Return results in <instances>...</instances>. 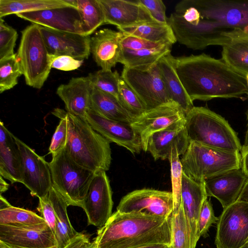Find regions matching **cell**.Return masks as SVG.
<instances>
[{"label":"cell","mask_w":248,"mask_h":248,"mask_svg":"<svg viewBox=\"0 0 248 248\" xmlns=\"http://www.w3.org/2000/svg\"><path fill=\"white\" fill-rule=\"evenodd\" d=\"M171 61L188 95L195 100L237 98L248 94L246 78L223 61L204 53L174 57Z\"/></svg>","instance_id":"1"},{"label":"cell","mask_w":248,"mask_h":248,"mask_svg":"<svg viewBox=\"0 0 248 248\" xmlns=\"http://www.w3.org/2000/svg\"><path fill=\"white\" fill-rule=\"evenodd\" d=\"M170 217H162L116 210L100 228L95 248H139L155 244L171 246Z\"/></svg>","instance_id":"2"},{"label":"cell","mask_w":248,"mask_h":248,"mask_svg":"<svg viewBox=\"0 0 248 248\" xmlns=\"http://www.w3.org/2000/svg\"><path fill=\"white\" fill-rule=\"evenodd\" d=\"M67 125L65 150L77 164L96 173L109 169V142L95 131L85 119L59 108Z\"/></svg>","instance_id":"3"},{"label":"cell","mask_w":248,"mask_h":248,"mask_svg":"<svg viewBox=\"0 0 248 248\" xmlns=\"http://www.w3.org/2000/svg\"><path fill=\"white\" fill-rule=\"evenodd\" d=\"M185 127L189 142L210 148L240 152L236 133L223 117L203 107H194L186 115Z\"/></svg>","instance_id":"4"},{"label":"cell","mask_w":248,"mask_h":248,"mask_svg":"<svg viewBox=\"0 0 248 248\" xmlns=\"http://www.w3.org/2000/svg\"><path fill=\"white\" fill-rule=\"evenodd\" d=\"M180 161L183 172L198 182L242 167L240 152L210 148L194 142H190Z\"/></svg>","instance_id":"5"},{"label":"cell","mask_w":248,"mask_h":248,"mask_svg":"<svg viewBox=\"0 0 248 248\" xmlns=\"http://www.w3.org/2000/svg\"><path fill=\"white\" fill-rule=\"evenodd\" d=\"M16 56L26 84L40 89L51 69L50 55L44 40L40 25L32 23L21 31Z\"/></svg>","instance_id":"6"},{"label":"cell","mask_w":248,"mask_h":248,"mask_svg":"<svg viewBox=\"0 0 248 248\" xmlns=\"http://www.w3.org/2000/svg\"><path fill=\"white\" fill-rule=\"evenodd\" d=\"M49 166L52 186L69 206L82 208L95 172L77 164L65 149L52 156Z\"/></svg>","instance_id":"7"},{"label":"cell","mask_w":248,"mask_h":248,"mask_svg":"<svg viewBox=\"0 0 248 248\" xmlns=\"http://www.w3.org/2000/svg\"><path fill=\"white\" fill-rule=\"evenodd\" d=\"M168 24L176 41L193 50H202L213 45L222 46L227 40L228 31L217 22L202 16L198 22L192 24L174 12L168 17Z\"/></svg>","instance_id":"8"},{"label":"cell","mask_w":248,"mask_h":248,"mask_svg":"<svg viewBox=\"0 0 248 248\" xmlns=\"http://www.w3.org/2000/svg\"><path fill=\"white\" fill-rule=\"evenodd\" d=\"M121 77L140 98L147 110L173 102L167 93L158 62L138 68L124 66Z\"/></svg>","instance_id":"9"},{"label":"cell","mask_w":248,"mask_h":248,"mask_svg":"<svg viewBox=\"0 0 248 248\" xmlns=\"http://www.w3.org/2000/svg\"><path fill=\"white\" fill-rule=\"evenodd\" d=\"M188 7H193L201 16L231 31L239 29L248 32V0H187Z\"/></svg>","instance_id":"10"},{"label":"cell","mask_w":248,"mask_h":248,"mask_svg":"<svg viewBox=\"0 0 248 248\" xmlns=\"http://www.w3.org/2000/svg\"><path fill=\"white\" fill-rule=\"evenodd\" d=\"M248 242V203L236 201L218 217L215 243L217 248H239Z\"/></svg>","instance_id":"11"},{"label":"cell","mask_w":248,"mask_h":248,"mask_svg":"<svg viewBox=\"0 0 248 248\" xmlns=\"http://www.w3.org/2000/svg\"><path fill=\"white\" fill-rule=\"evenodd\" d=\"M186 114L177 103L171 102L147 110L137 116L131 125L140 137L142 150L147 152L149 137L169 128L184 126Z\"/></svg>","instance_id":"12"},{"label":"cell","mask_w":248,"mask_h":248,"mask_svg":"<svg viewBox=\"0 0 248 248\" xmlns=\"http://www.w3.org/2000/svg\"><path fill=\"white\" fill-rule=\"evenodd\" d=\"M174 210L171 192L144 188L134 190L123 197L117 207L121 213H139L169 217Z\"/></svg>","instance_id":"13"},{"label":"cell","mask_w":248,"mask_h":248,"mask_svg":"<svg viewBox=\"0 0 248 248\" xmlns=\"http://www.w3.org/2000/svg\"><path fill=\"white\" fill-rule=\"evenodd\" d=\"M21 157L22 183L39 199L46 196L52 186L49 163L14 135Z\"/></svg>","instance_id":"14"},{"label":"cell","mask_w":248,"mask_h":248,"mask_svg":"<svg viewBox=\"0 0 248 248\" xmlns=\"http://www.w3.org/2000/svg\"><path fill=\"white\" fill-rule=\"evenodd\" d=\"M109 180L105 171L95 173L89 186L82 208L88 225L102 227L112 215L113 205Z\"/></svg>","instance_id":"15"},{"label":"cell","mask_w":248,"mask_h":248,"mask_svg":"<svg viewBox=\"0 0 248 248\" xmlns=\"http://www.w3.org/2000/svg\"><path fill=\"white\" fill-rule=\"evenodd\" d=\"M85 120L109 142L124 147L133 155L142 150L140 137L131 124L107 118L92 109L86 113Z\"/></svg>","instance_id":"16"},{"label":"cell","mask_w":248,"mask_h":248,"mask_svg":"<svg viewBox=\"0 0 248 248\" xmlns=\"http://www.w3.org/2000/svg\"><path fill=\"white\" fill-rule=\"evenodd\" d=\"M41 31L49 55L68 56L78 60L88 58L90 35L59 31L40 26Z\"/></svg>","instance_id":"17"},{"label":"cell","mask_w":248,"mask_h":248,"mask_svg":"<svg viewBox=\"0 0 248 248\" xmlns=\"http://www.w3.org/2000/svg\"><path fill=\"white\" fill-rule=\"evenodd\" d=\"M16 16L43 27L84 35L79 11L73 6L21 13Z\"/></svg>","instance_id":"18"},{"label":"cell","mask_w":248,"mask_h":248,"mask_svg":"<svg viewBox=\"0 0 248 248\" xmlns=\"http://www.w3.org/2000/svg\"><path fill=\"white\" fill-rule=\"evenodd\" d=\"M248 181L242 168L230 170L204 180L207 196L216 198L223 209L236 202Z\"/></svg>","instance_id":"19"},{"label":"cell","mask_w":248,"mask_h":248,"mask_svg":"<svg viewBox=\"0 0 248 248\" xmlns=\"http://www.w3.org/2000/svg\"><path fill=\"white\" fill-rule=\"evenodd\" d=\"M105 16V24L124 28L146 22H158L137 0H98Z\"/></svg>","instance_id":"20"},{"label":"cell","mask_w":248,"mask_h":248,"mask_svg":"<svg viewBox=\"0 0 248 248\" xmlns=\"http://www.w3.org/2000/svg\"><path fill=\"white\" fill-rule=\"evenodd\" d=\"M122 32L109 29L97 31L91 38L90 49L97 65L105 70H111L120 62L123 47Z\"/></svg>","instance_id":"21"},{"label":"cell","mask_w":248,"mask_h":248,"mask_svg":"<svg viewBox=\"0 0 248 248\" xmlns=\"http://www.w3.org/2000/svg\"><path fill=\"white\" fill-rule=\"evenodd\" d=\"M93 88L88 76L72 78L67 83L60 85L56 93L67 112L85 120L86 113L92 108Z\"/></svg>","instance_id":"22"},{"label":"cell","mask_w":248,"mask_h":248,"mask_svg":"<svg viewBox=\"0 0 248 248\" xmlns=\"http://www.w3.org/2000/svg\"><path fill=\"white\" fill-rule=\"evenodd\" d=\"M0 241L22 248H58L50 229L38 230L0 224Z\"/></svg>","instance_id":"23"},{"label":"cell","mask_w":248,"mask_h":248,"mask_svg":"<svg viewBox=\"0 0 248 248\" xmlns=\"http://www.w3.org/2000/svg\"><path fill=\"white\" fill-rule=\"evenodd\" d=\"M207 197L203 182H196L183 172L181 201L189 225L193 248L199 239L198 222L201 209Z\"/></svg>","instance_id":"24"},{"label":"cell","mask_w":248,"mask_h":248,"mask_svg":"<svg viewBox=\"0 0 248 248\" xmlns=\"http://www.w3.org/2000/svg\"><path fill=\"white\" fill-rule=\"evenodd\" d=\"M184 126L169 128L155 132L149 138L147 151L155 160L169 159L174 148L179 155H183L189 144Z\"/></svg>","instance_id":"25"},{"label":"cell","mask_w":248,"mask_h":248,"mask_svg":"<svg viewBox=\"0 0 248 248\" xmlns=\"http://www.w3.org/2000/svg\"><path fill=\"white\" fill-rule=\"evenodd\" d=\"M227 40L222 46V61L237 73H248V32L234 29L226 34Z\"/></svg>","instance_id":"26"},{"label":"cell","mask_w":248,"mask_h":248,"mask_svg":"<svg viewBox=\"0 0 248 248\" xmlns=\"http://www.w3.org/2000/svg\"><path fill=\"white\" fill-rule=\"evenodd\" d=\"M0 174L12 184L22 183L21 157L14 135L0 121Z\"/></svg>","instance_id":"27"},{"label":"cell","mask_w":248,"mask_h":248,"mask_svg":"<svg viewBox=\"0 0 248 248\" xmlns=\"http://www.w3.org/2000/svg\"><path fill=\"white\" fill-rule=\"evenodd\" d=\"M170 53L158 62L161 74L170 99L177 103L186 115L194 106L175 71Z\"/></svg>","instance_id":"28"},{"label":"cell","mask_w":248,"mask_h":248,"mask_svg":"<svg viewBox=\"0 0 248 248\" xmlns=\"http://www.w3.org/2000/svg\"><path fill=\"white\" fill-rule=\"evenodd\" d=\"M92 110L107 118L132 124L137 116L126 109L114 96L93 88Z\"/></svg>","instance_id":"29"},{"label":"cell","mask_w":248,"mask_h":248,"mask_svg":"<svg viewBox=\"0 0 248 248\" xmlns=\"http://www.w3.org/2000/svg\"><path fill=\"white\" fill-rule=\"evenodd\" d=\"M48 195L53 204L56 217L55 236L58 248H63L79 232L72 226L67 214L69 205L63 197L52 186Z\"/></svg>","instance_id":"30"},{"label":"cell","mask_w":248,"mask_h":248,"mask_svg":"<svg viewBox=\"0 0 248 248\" xmlns=\"http://www.w3.org/2000/svg\"><path fill=\"white\" fill-rule=\"evenodd\" d=\"M121 32L154 42L172 45L177 41L168 24L146 22L132 26L117 28Z\"/></svg>","instance_id":"31"},{"label":"cell","mask_w":248,"mask_h":248,"mask_svg":"<svg viewBox=\"0 0 248 248\" xmlns=\"http://www.w3.org/2000/svg\"><path fill=\"white\" fill-rule=\"evenodd\" d=\"M0 224L38 230L50 229L42 217L31 211L12 205L0 209Z\"/></svg>","instance_id":"32"},{"label":"cell","mask_w":248,"mask_h":248,"mask_svg":"<svg viewBox=\"0 0 248 248\" xmlns=\"http://www.w3.org/2000/svg\"><path fill=\"white\" fill-rule=\"evenodd\" d=\"M172 45L166 44L150 49L132 50L123 48L120 61L124 66L138 68L152 65L163 57L171 53Z\"/></svg>","instance_id":"33"},{"label":"cell","mask_w":248,"mask_h":248,"mask_svg":"<svg viewBox=\"0 0 248 248\" xmlns=\"http://www.w3.org/2000/svg\"><path fill=\"white\" fill-rule=\"evenodd\" d=\"M69 6L63 0H0V17Z\"/></svg>","instance_id":"34"},{"label":"cell","mask_w":248,"mask_h":248,"mask_svg":"<svg viewBox=\"0 0 248 248\" xmlns=\"http://www.w3.org/2000/svg\"><path fill=\"white\" fill-rule=\"evenodd\" d=\"M171 248H193L189 224L181 201L170 216Z\"/></svg>","instance_id":"35"},{"label":"cell","mask_w":248,"mask_h":248,"mask_svg":"<svg viewBox=\"0 0 248 248\" xmlns=\"http://www.w3.org/2000/svg\"><path fill=\"white\" fill-rule=\"evenodd\" d=\"M85 35H90L105 24V16L98 0H77Z\"/></svg>","instance_id":"36"},{"label":"cell","mask_w":248,"mask_h":248,"mask_svg":"<svg viewBox=\"0 0 248 248\" xmlns=\"http://www.w3.org/2000/svg\"><path fill=\"white\" fill-rule=\"evenodd\" d=\"M88 77L93 88L109 93L119 100V82L121 76L117 70L112 72L101 69L89 73Z\"/></svg>","instance_id":"37"},{"label":"cell","mask_w":248,"mask_h":248,"mask_svg":"<svg viewBox=\"0 0 248 248\" xmlns=\"http://www.w3.org/2000/svg\"><path fill=\"white\" fill-rule=\"evenodd\" d=\"M21 75L22 73L16 54L0 60V93L16 85L17 78Z\"/></svg>","instance_id":"38"},{"label":"cell","mask_w":248,"mask_h":248,"mask_svg":"<svg viewBox=\"0 0 248 248\" xmlns=\"http://www.w3.org/2000/svg\"><path fill=\"white\" fill-rule=\"evenodd\" d=\"M118 97L121 104L136 116L147 111L143 102L121 77L119 82Z\"/></svg>","instance_id":"39"},{"label":"cell","mask_w":248,"mask_h":248,"mask_svg":"<svg viewBox=\"0 0 248 248\" xmlns=\"http://www.w3.org/2000/svg\"><path fill=\"white\" fill-rule=\"evenodd\" d=\"M176 148H174L169 160L170 164L172 194L173 198L174 210H177L181 202L182 180L183 168Z\"/></svg>","instance_id":"40"},{"label":"cell","mask_w":248,"mask_h":248,"mask_svg":"<svg viewBox=\"0 0 248 248\" xmlns=\"http://www.w3.org/2000/svg\"><path fill=\"white\" fill-rule=\"evenodd\" d=\"M18 37L16 30L0 19V60L14 55V47Z\"/></svg>","instance_id":"41"},{"label":"cell","mask_w":248,"mask_h":248,"mask_svg":"<svg viewBox=\"0 0 248 248\" xmlns=\"http://www.w3.org/2000/svg\"><path fill=\"white\" fill-rule=\"evenodd\" d=\"M52 113L61 119L52 136L49 147V153L52 156H54L65 148L67 139V125L66 119L59 108L54 109Z\"/></svg>","instance_id":"42"},{"label":"cell","mask_w":248,"mask_h":248,"mask_svg":"<svg viewBox=\"0 0 248 248\" xmlns=\"http://www.w3.org/2000/svg\"><path fill=\"white\" fill-rule=\"evenodd\" d=\"M218 217L214 214L210 200L206 199L203 202L200 211L198 222V236L206 237L210 227L217 223Z\"/></svg>","instance_id":"43"},{"label":"cell","mask_w":248,"mask_h":248,"mask_svg":"<svg viewBox=\"0 0 248 248\" xmlns=\"http://www.w3.org/2000/svg\"><path fill=\"white\" fill-rule=\"evenodd\" d=\"M122 33L121 43L123 48L132 50L150 49L168 44L154 43L133 35Z\"/></svg>","instance_id":"44"},{"label":"cell","mask_w":248,"mask_h":248,"mask_svg":"<svg viewBox=\"0 0 248 248\" xmlns=\"http://www.w3.org/2000/svg\"><path fill=\"white\" fill-rule=\"evenodd\" d=\"M144 6L151 16L157 22L168 24L166 6L161 0H137Z\"/></svg>","instance_id":"45"},{"label":"cell","mask_w":248,"mask_h":248,"mask_svg":"<svg viewBox=\"0 0 248 248\" xmlns=\"http://www.w3.org/2000/svg\"><path fill=\"white\" fill-rule=\"evenodd\" d=\"M39 210L42 217L54 233L56 226V217L48 193L46 196L39 198Z\"/></svg>","instance_id":"46"},{"label":"cell","mask_w":248,"mask_h":248,"mask_svg":"<svg viewBox=\"0 0 248 248\" xmlns=\"http://www.w3.org/2000/svg\"><path fill=\"white\" fill-rule=\"evenodd\" d=\"M50 57L51 68L62 71L75 70L80 67L84 62V60H78L68 56L50 55Z\"/></svg>","instance_id":"47"},{"label":"cell","mask_w":248,"mask_h":248,"mask_svg":"<svg viewBox=\"0 0 248 248\" xmlns=\"http://www.w3.org/2000/svg\"><path fill=\"white\" fill-rule=\"evenodd\" d=\"M89 241V237L87 234L79 232L63 248H80L83 245Z\"/></svg>","instance_id":"48"},{"label":"cell","mask_w":248,"mask_h":248,"mask_svg":"<svg viewBox=\"0 0 248 248\" xmlns=\"http://www.w3.org/2000/svg\"><path fill=\"white\" fill-rule=\"evenodd\" d=\"M242 159V168L248 175V145L242 147L241 151Z\"/></svg>","instance_id":"49"},{"label":"cell","mask_w":248,"mask_h":248,"mask_svg":"<svg viewBox=\"0 0 248 248\" xmlns=\"http://www.w3.org/2000/svg\"><path fill=\"white\" fill-rule=\"evenodd\" d=\"M237 201H243L248 203V181Z\"/></svg>","instance_id":"50"},{"label":"cell","mask_w":248,"mask_h":248,"mask_svg":"<svg viewBox=\"0 0 248 248\" xmlns=\"http://www.w3.org/2000/svg\"><path fill=\"white\" fill-rule=\"evenodd\" d=\"M0 194H1L2 193L7 190L9 185L5 180H4V178L2 176H0Z\"/></svg>","instance_id":"51"},{"label":"cell","mask_w":248,"mask_h":248,"mask_svg":"<svg viewBox=\"0 0 248 248\" xmlns=\"http://www.w3.org/2000/svg\"><path fill=\"white\" fill-rule=\"evenodd\" d=\"M10 204L2 196L0 195V209L5 208L9 207Z\"/></svg>","instance_id":"52"},{"label":"cell","mask_w":248,"mask_h":248,"mask_svg":"<svg viewBox=\"0 0 248 248\" xmlns=\"http://www.w3.org/2000/svg\"><path fill=\"white\" fill-rule=\"evenodd\" d=\"M139 248H171L170 245L166 244H155L142 247Z\"/></svg>","instance_id":"53"},{"label":"cell","mask_w":248,"mask_h":248,"mask_svg":"<svg viewBox=\"0 0 248 248\" xmlns=\"http://www.w3.org/2000/svg\"><path fill=\"white\" fill-rule=\"evenodd\" d=\"M248 96V94H247ZM246 115H247V131L246 132L245 137V140H244V143L242 147H246L248 145V108L246 112Z\"/></svg>","instance_id":"54"},{"label":"cell","mask_w":248,"mask_h":248,"mask_svg":"<svg viewBox=\"0 0 248 248\" xmlns=\"http://www.w3.org/2000/svg\"><path fill=\"white\" fill-rule=\"evenodd\" d=\"M0 248H22L4 243L0 241Z\"/></svg>","instance_id":"55"},{"label":"cell","mask_w":248,"mask_h":248,"mask_svg":"<svg viewBox=\"0 0 248 248\" xmlns=\"http://www.w3.org/2000/svg\"><path fill=\"white\" fill-rule=\"evenodd\" d=\"M80 248H95V245L93 241H90L83 245Z\"/></svg>","instance_id":"56"},{"label":"cell","mask_w":248,"mask_h":248,"mask_svg":"<svg viewBox=\"0 0 248 248\" xmlns=\"http://www.w3.org/2000/svg\"><path fill=\"white\" fill-rule=\"evenodd\" d=\"M239 248H248V242Z\"/></svg>","instance_id":"57"},{"label":"cell","mask_w":248,"mask_h":248,"mask_svg":"<svg viewBox=\"0 0 248 248\" xmlns=\"http://www.w3.org/2000/svg\"><path fill=\"white\" fill-rule=\"evenodd\" d=\"M246 80H247V85L248 86V73L246 76Z\"/></svg>","instance_id":"58"}]
</instances>
